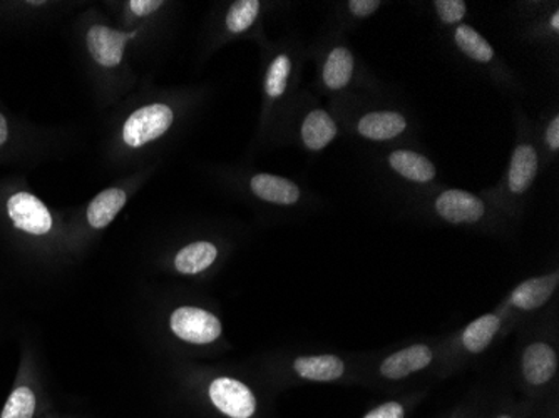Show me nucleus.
I'll use <instances>...</instances> for the list:
<instances>
[{"label": "nucleus", "instance_id": "nucleus-1", "mask_svg": "<svg viewBox=\"0 0 559 418\" xmlns=\"http://www.w3.org/2000/svg\"><path fill=\"white\" fill-rule=\"evenodd\" d=\"M200 410L212 418H265L266 407L259 392L243 380L230 375L201 379L194 389Z\"/></svg>", "mask_w": 559, "mask_h": 418}, {"label": "nucleus", "instance_id": "nucleus-2", "mask_svg": "<svg viewBox=\"0 0 559 418\" xmlns=\"http://www.w3.org/2000/svg\"><path fill=\"white\" fill-rule=\"evenodd\" d=\"M49 410L36 365L25 351L11 394L0 410V418H40L49 414Z\"/></svg>", "mask_w": 559, "mask_h": 418}, {"label": "nucleus", "instance_id": "nucleus-3", "mask_svg": "<svg viewBox=\"0 0 559 418\" xmlns=\"http://www.w3.org/2000/svg\"><path fill=\"white\" fill-rule=\"evenodd\" d=\"M558 351L549 342L535 339L521 355V382L531 401H539L551 392L558 377Z\"/></svg>", "mask_w": 559, "mask_h": 418}, {"label": "nucleus", "instance_id": "nucleus-4", "mask_svg": "<svg viewBox=\"0 0 559 418\" xmlns=\"http://www.w3.org/2000/svg\"><path fill=\"white\" fill-rule=\"evenodd\" d=\"M5 218L15 232L25 238L44 240L56 232L55 216L34 193L21 190L9 194L4 203Z\"/></svg>", "mask_w": 559, "mask_h": 418}, {"label": "nucleus", "instance_id": "nucleus-5", "mask_svg": "<svg viewBox=\"0 0 559 418\" xmlns=\"http://www.w3.org/2000/svg\"><path fill=\"white\" fill-rule=\"evenodd\" d=\"M169 330L176 338L197 347L216 344L223 335L222 322L215 313L191 304L171 311Z\"/></svg>", "mask_w": 559, "mask_h": 418}, {"label": "nucleus", "instance_id": "nucleus-6", "mask_svg": "<svg viewBox=\"0 0 559 418\" xmlns=\"http://www.w3.org/2000/svg\"><path fill=\"white\" fill-rule=\"evenodd\" d=\"M171 124L173 111L169 106L150 104L128 118L122 129V138L128 146L141 147L162 138Z\"/></svg>", "mask_w": 559, "mask_h": 418}, {"label": "nucleus", "instance_id": "nucleus-7", "mask_svg": "<svg viewBox=\"0 0 559 418\" xmlns=\"http://www.w3.org/2000/svg\"><path fill=\"white\" fill-rule=\"evenodd\" d=\"M435 348L427 344H414L388 355L377 365V379L384 382H402L432 367Z\"/></svg>", "mask_w": 559, "mask_h": 418}, {"label": "nucleus", "instance_id": "nucleus-8", "mask_svg": "<svg viewBox=\"0 0 559 418\" xmlns=\"http://www.w3.org/2000/svg\"><path fill=\"white\" fill-rule=\"evenodd\" d=\"M292 379L301 383H338L348 379V365L335 354L301 355L290 365Z\"/></svg>", "mask_w": 559, "mask_h": 418}, {"label": "nucleus", "instance_id": "nucleus-9", "mask_svg": "<svg viewBox=\"0 0 559 418\" xmlns=\"http://www.w3.org/2000/svg\"><path fill=\"white\" fill-rule=\"evenodd\" d=\"M134 36L136 33H119V31L109 29L106 25H93L86 36L91 58L105 68H116L121 64L126 44Z\"/></svg>", "mask_w": 559, "mask_h": 418}, {"label": "nucleus", "instance_id": "nucleus-10", "mask_svg": "<svg viewBox=\"0 0 559 418\" xmlns=\"http://www.w3.org/2000/svg\"><path fill=\"white\" fill-rule=\"evenodd\" d=\"M558 272L526 279L511 291L510 298H508V308L521 311V313L539 310L551 300L552 295L558 290Z\"/></svg>", "mask_w": 559, "mask_h": 418}, {"label": "nucleus", "instance_id": "nucleus-11", "mask_svg": "<svg viewBox=\"0 0 559 418\" xmlns=\"http://www.w3.org/2000/svg\"><path fill=\"white\" fill-rule=\"evenodd\" d=\"M436 212L451 225H473L485 216V203L467 191L449 190L436 201Z\"/></svg>", "mask_w": 559, "mask_h": 418}, {"label": "nucleus", "instance_id": "nucleus-12", "mask_svg": "<svg viewBox=\"0 0 559 418\" xmlns=\"http://www.w3.org/2000/svg\"><path fill=\"white\" fill-rule=\"evenodd\" d=\"M502 326H504V317L501 313H486L474 320L461 332V351L464 355H480L488 350Z\"/></svg>", "mask_w": 559, "mask_h": 418}, {"label": "nucleus", "instance_id": "nucleus-13", "mask_svg": "<svg viewBox=\"0 0 559 418\" xmlns=\"http://www.w3.org/2000/svg\"><path fill=\"white\" fill-rule=\"evenodd\" d=\"M218 248L210 241H197V243L187 244L175 254L173 265L175 272L185 276H197L209 272L216 260H218Z\"/></svg>", "mask_w": 559, "mask_h": 418}, {"label": "nucleus", "instance_id": "nucleus-14", "mask_svg": "<svg viewBox=\"0 0 559 418\" xmlns=\"http://www.w3.org/2000/svg\"><path fill=\"white\" fill-rule=\"evenodd\" d=\"M251 190L263 201L284 204V206L297 203L298 198H300V190H298L297 184L273 175H257L255 178L251 179Z\"/></svg>", "mask_w": 559, "mask_h": 418}, {"label": "nucleus", "instance_id": "nucleus-15", "mask_svg": "<svg viewBox=\"0 0 559 418\" xmlns=\"http://www.w3.org/2000/svg\"><path fill=\"white\" fill-rule=\"evenodd\" d=\"M538 172V154L530 144H521L514 151L510 168V190L513 193H524L535 181Z\"/></svg>", "mask_w": 559, "mask_h": 418}, {"label": "nucleus", "instance_id": "nucleus-16", "mask_svg": "<svg viewBox=\"0 0 559 418\" xmlns=\"http://www.w3.org/2000/svg\"><path fill=\"white\" fill-rule=\"evenodd\" d=\"M126 204V193L118 188L97 194L87 206L86 218L93 229H103L111 225Z\"/></svg>", "mask_w": 559, "mask_h": 418}, {"label": "nucleus", "instance_id": "nucleus-17", "mask_svg": "<svg viewBox=\"0 0 559 418\" xmlns=\"http://www.w3.org/2000/svg\"><path fill=\"white\" fill-rule=\"evenodd\" d=\"M405 126L407 122L397 112H370L360 119L359 133L367 140L388 141L404 133Z\"/></svg>", "mask_w": 559, "mask_h": 418}, {"label": "nucleus", "instance_id": "nucleus-18", "mask_svg": "<svg viewBox=\"0 0 559 418\" xmlns=\"http://www.w3.org/2000/svg\"><path fill=\"white\" fill-rule=\"evenodd\" d=\"M335 134H337V126L325 111L310 112L301 126V140H304L305 146L312 151H320L329 146Z\"/></svg>", "mask_w": 559, "mask_h": 418}, {"label": "nucleus", "instance_id": "nucleus-19", "mask_svg": "<svg viewBox=\"0 0 559 418\" xmlns=\"http://www.w3.org/2000/svg\"><path fill=\"white\" fill-rule=\"evenodd\" d=\"M392 169L414 182H429L435 179L436 166L414 151H395L389 158Z\"/></svg>", "mask_w": 559, "mask_h": 418}, {"label": "nucleus", "instance_id": "nucleus-20", "mask_svg": "<svg viewBox=\"0 0 559 418\" xmlns=\"http://www.w3.org/2000/svg\"><path fill=\"white\" fill-rule=\"evenodd\" d=\"M352 72H354V56L345 47H337L326 59L323 81L330 89H342L350 83Z\"/></svg>", "mask_w": 559, "mask_h": 418}, {"label": "nucleus", "instance_id": "nucleus-21", "mask_svg": "<svg viewBox=\"0 0 559 418\" xmlns=\"http://www.w3.org/2000/svg\"><path fill=\"white\" fill-rule=\"evenodd\" d=\"M455 44L463 50L464 55L469 56L476 62L491 61L495 58V50H492L491 44L480 36L479 33L469 27V25H460L455 29Z\"/></svg>", "mask_w": 559, "mask_h": 418}, {"label": "nucleus", "instance_id": "nucleus-22", "mask_svg": "<svg viewBox=\"0 0 559 418\" xmlns=\"http://www.w3.org/2000/svg\"><path fill=\"white\" fill-rule=\"evenodd\" d=\"M259 11V0H240V2H235L231 5L230 12L226 15V27L234 34L245 33L255 22Z\"/></svg>", "mask_w": 559, "mask_h": 418}, {"label": "nucleus", "instance_id": "nucleus-23", "mask_svg": "<svg viewBox=\"0 0 559 418\" xmlns=\"http://www.w3.org/2000/svg\"><path fill=\"white\" fill-rule=\"evenodd\" d=\"M416 405V397L389 398L370 408L362 418H407Z\"/></svg>", "mask_w": 559, "mask_h": 418}, {"label": "nucleus", "instance_id": "nucleus-24", "mask_svg": "<svg viewBox=\"0 0 559 418\" xmlns=\"http://www.w3.org/2000/svg\"><path fill=\"white\" fill-rule=\"evenodd\" d=\"M292 62L287 56H278L270 65L266 74L265 91L270 97H280L287 89L288 75H290Z\"/></svg>", "mask_w": 559, "mask_h": 418}, {"label": "nucleus", "instance_id": "nucleus-25", "mask_svg": "<svg viewBox=\"0 0 559 418\" xmlns=\"http://www.w3.org/2000/svg\"><path fill=\"white\" fill-rule=\"evenodd\" d=\"M435 5L438 9L439 17L445 24L461 22V19L466 15V4H464L463 0H438V2H435Z\"/></svg>", "mask_w": 559, "mask_h": 418}, {"label": "nucleus", "instance_id": "nucleus-26", "mask_svg": "<svg viewBox=\"0 0 559 418\" xmlns=\"http://www.w3.org/2000/svg\"><path fill=\"white\" fill-rule=\"evenodd\" d=\"M531 410H533L531 407L508 404L504 407L496 408L489 418H531Z\"/></svg>", "mask_w": 559, "mask_h": 418}, {"label": "nucleus", "instance_id": "nucleus-27", "mask_svg": "<svg viewBox=\"0 0 559 418\" xmlns=\"http://www.w3.org/2000/svg\"><path fill=\"white\" fill-rule=\"evenodd\" d=\"M444 418H485V411L479 405L467 402V404H461L452 408L449 414L444 415Z\"/></svg>", "mask_w": 559, "mask_h": 418}, {"label": "nucleus", "instance_id": "nucleus-28", "mask_svg": "<svg viewBox=\"0 0 559 418\" xmlns=\"http://www.w3.org/2000/svg\"><path fill=\"white\" fill-rule=\"evenodd\" d=\"M162 0H131L130 8L138 17H144V15L153 14L162 8Z\"/></svg>", "mask_w": 559, "mask_h": 418}, {"label": "nucleus", "instance_id": "nucleus-29", "mask_svg": "<svg viewBox=\"0 0 559 418\" xmlns=\"http://www.w3.org/2000/svg\"><path fill=\"white\" fill-rule=\"evenodd\" d=\"M380 2L377 0H350L348 2V9L352 14L359 15V17H367V15L373 14L379 9Z\"/></svg>", "mask_w": 559, "mask_h": 418}, {"label": "nucleus", "instance_id": "nucleus-30", "mask_svg": "<svg viewBox=\"0 0 559 418\" xmlns=\"http://www.w3.org/2000/svg\"><path fill=\"white\" fill-rule=\"evenodd\" d=\"M12 140L14 134H12L11 121L5 112L0 111V151L4 150Z\"/></svg>", "mask_w": 559, "mask_h": 418}, {"label": "nucleus", "instance_id": "nucleus-31", "mask_svg": "<svg viewBox=\"0 0 559 418\" xmlns=\"http://www.w3.org/2000/svg\"><path fill=\"white\" fill-rule=\"evenodd\" d=\"M546 143L549 144L551 150H558L559 147V116L552 119L551 124L548 126L546 131Z\"/></svg>", "mask_w": 559, "mask_h": 418}, {"label": "nucleus", "instance_id": "nucleus-32", "mask_svg": "<svg viewBox=\"0 0 559 418\" xmlns=\"http://www.w3.org/2000/svg\"><path fill=\"white\" fill-rule=\"evenodd\" d=\"M552 29H559V12H555V15L551 17Z\"/></svg>", "mask_w": 559, "mask_h": 418}, {"label": "nucleus", "instance_id": "nucleus-33", "mask_svg": "<svg viewBox=\"0 0 559 418\" xmlns=\"http://www.w3.org/2000/svg\"><path fill=\"white\" fill-rule=\"evenodd\" d=\"M40 418H62V417H55V415L47 414V415H44V417H40Z\"/></svg>", "mask_w": 559, "mask_h": 418}, {"label": "nucleus", "instance_id": "nucleus-34", "mask_svg": "<svg viewBox=\"0 0 559 418\" xmlns=\"http://www.w3.org/2000/svg\"><path fill=\"white\" fill-rule=\"evenodd\" d=\"M441 418H444V417H441Z\"/></svg>", "mask_w": 559, "mask_h": 418}]
</instances>
